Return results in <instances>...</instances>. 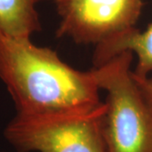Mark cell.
<instances>
[{
    "instance_id": "2",
    "label": "cell",
    "mask_w": 152,
    "mask_h": 152,
    "mask_svg": "<svg viewBox=\"0 0 152 152\" xmlns=\"http://www.w3.org/2000/svg\"><path fill=\"white\" fill-rule=\"evenodd\" d=\"M133 55L124 52L92 69L98 87L106 91L107 152H152V109L131 69Z\"/></svg>"
},
{
    "instance_id": "6",
    "label": "cell",
    "mask_w": 152,
    "mask_h": 152,
    "mask_svg": "<svg viewBox=\"0 0 152 152\" xmlns=\"http://www.w3.org/2000/svg\"><path fill=\"white\" fill-rule=\"evenodd\" d=\"M41 31L35 0H0V34L15 39H30Z\"/></svg>"
},
{
    "instance_id": "4",
    "label": "cell",
    "mask_w": 152,
    "mask_h": 152,
    "mask_svg": "<svg viewBox=\"0 0 152 152\" xmlns=\"http://www.w3.org/2000/svg\"><path fill=\"white\" fill-rule=\"evenodd\" d=\"M58 37L96 47L135 28L143 0H54Z\"/></svg>"
},
{
    "instance_id": "1",
    "label": "cell",
    "mask_w": 152,
    "mask_h": 152,
    "mask_svg": "<svg viewBox=\"0 0 152 152\" xmlns=\"http://www.w3.org/2000/svg\"><path fill=\"white\" fill-rule=\"evenodd\" d=\"M0 79L15 102L17 113H64L102 102L92 69H75L55 51L36 46L31 39L0 34Z\"/></svg>"
},
{
    "instance_id": "5",
    "label": "cell",
    "mask_w": 152,
    "mask_h": 152,
    "mask_svg": "<svg viewBox=\"0 0 152 152\" xmlns=\"http://www.w3.org/2000/svg\"><path fill=\"white\" fill-rule=\"evenodd\" d=\"M124 52L135 53L138 58L134 74L139 77H147L152 73V23L145 31L134 28L96 47L93 63L94 67L104 63Z\"/></svg>"
},
{
    "instance_id": "7",
    "label": "cell",
    "mask_w": 152,
    "mask_h": 152,
    "mask_svg": "<svg viewBox=\"0 0 152 152\" xmlns=\"http://www.w3.org/2000/svg\"><path fill=\"white\" fill-rule=\"evenodd\" d=\"M134 74V71H133ZM136 83L140 88L144 96L152 109V79L147 77H139L134 74Z\"/></svg>"
},
{
    "instance_id": "3",
    "label": "cell",
    "mask_w": 152,
    "mask_h": 152,
    "mask_svg": "<svg viewBox=\"0 0 152 152\" xmlns=\"http://www.w3.org/2000/svg\"><path fill=\"white\" fill-rule=\"evenodd\" d=\"M107 107L56 114L17 113L4 136L17 152H107L103 118Z\"/></svg>"
}]
</instances>
